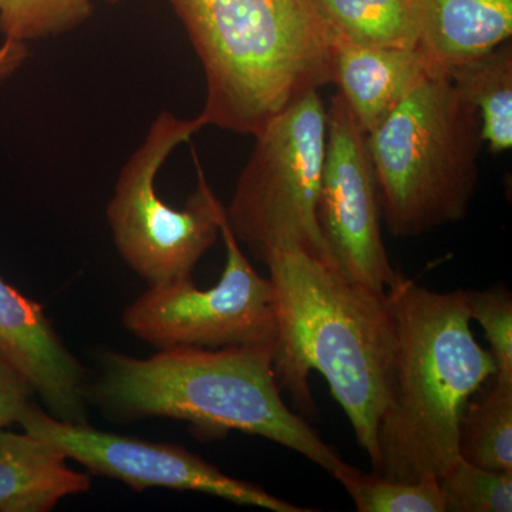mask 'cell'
I'll list each match as a JSON object with an SVG mask.
<instances>
[{
	"mask_svg": "<svg viewBox=\"0 0 512 512\" xmlns=\"http://www.w3.org/2000/svg\"><path fill=\"white\" fill-rule=\"evenodd\" d=\"M107 3H111V5H117V3L124 2V0H106Z\"/></svg>",
	"mask_w": 512,
	"mask_h": 512,
	"instance_id": "cell-24",
	"label": "cell"
},
{
	"mask_svg": "<svg viewBox=\"0 0 512 512\" xmlns=\"http://www.w3.org/2000/svg\"><path fill=\"white\" fill-rule=\"evenodd\" d=\"M29 57L28 45L18 40H3L0 45V87L22 69Z\"/></svg>",
	"mask_w": 512,
	"mask_h": 512,
	"instance_id": "cell-23",
	"label": "cell"
},
{
	"mask_svg": "<svg viewBox=\"0 0 512 512\" xmlns=\"http://www.w3.org/2000/svg\"><path fill=\"white\" fill-rule=\"evenodd\" d=\"M332 37L363 47L417 50L413 0H313Z\"/></svg>",
	"mask_w": 512,
	"mask_h": 512,
	"instance_id": "cell-16",
	"label": "cell"
},
{
	"mask_svg": "<svg viewBox=\"0 0 512 512\" xmlns=\"http://www.w3.org/2000/svg\"><path fill=\"white\" fill-rule=\"evenodd\" d=\"M386 298L396 349L373 471L440 478L460 458L461 417L495 376L493 356L474 338L467 291H433L400 275Z\"/></svg>",
	"mask_w": 512,
	"mask_h": 512,
	"instance_id": "cell-2",
	"label": "cell"
},
{
	"mask_svg": "<svg viewBox=\"0 0 512 512\" xmlns=\"http://www.w3.org/2000/svg\"><path fill=\"white\" fill-rule=\"evenodd\" d=\"M332 476L343 485L359 512H447L437 477L393 480L375 471L357 470L345 461Z\"/></svg>",
	"mask_w": 512,
	"mask_h": 512,
	"instance_id": "cell-18",
	"label": "cell"
},
{
	"mask_svg": "<svg viewBox=\"0 0 512 512\" xmlns=\"http://www.w3.org/2000/svg\"><path fill=\"white\" fill-rule=\"evenodd\" d=\"M380 215L367 134L338 93L328 109L318 207L320 231L336 271L353 284L386 295L402 274L394 271L384 248Z\"/></svg>",
	"mask_w": 512,
	"mask_h": 512,
	"instance_id": "cell-10",
	"label": "cell"
},
{
	"mask_svg": "<svg viewBox=\"0 0 512 512\" xmlns=\"http://www.w3.org/2000/svg\"><path fill=\"white\" fill-rule=\"evenodd\" d=\"M205 74L200 119L256 136L306 93L335 83L332 32L313 0H168Z\"/></svg>",
	"mask_w": 512,
	"mask_h": 512,
	"instance_id": "cell-4",
	"label": "cell"
},
{
	"mask_svg": "<svg viewBox=\"0 0 512 512\" xmlns=\"http://www.w3.org/2000/svg\"><path fill=\"white\" fill-rule=\"evenodd\" d=\"M274 348H167L148 357L107 353L89 402L116 420L187 421L198 436L241 431L296 451L332 474L343 463L282 399Z\"/></svg>",
	"mask_w": 512,
	"mask_h": 512,
	"instance_id": "cell-3",
	"label": "cell"
},
{
	"mask_svg": "<svg viewBox=\"0 0 512 512\" xmlns=\"http://www.w3.org/2000/svg\"><path fill=\"white\" fill-rule=\"evenodd\" d=\"M419 52L433 74L511 40L512 0H413Z\"/></svg>",
	"mask_w": 512,
	"mask_h": 512,
	"instance_id": "cell-13",
	"label": "cell"
},
{
	"mask_svg": "<svg viewBox=\"0 0 512 512\" xmlns=\"http://www.w3.org/2000/svg\"><path fill=\"white\" fill-rule=\"evenodd\" d=\"M458 448L474 466L512 473V380L495 377L485 399L467 404Z\"/></svg>",
	"mask_w": 512,
	"mask_h": 512,
	"instance_id": "cell-17",
	"label": "cell"
},
{
	"mask_svg": "<svg viewBox=\"0 0 512 512\" xmlns=\"http://www.w3.org/2000/svg\"><path fill=\"white\" fill-rule=\"evenodd\" d=\"M484 146L477 110L430 74L367 134L386 227L412 238L466 218Z\"/></svg>",
	"mask_w": 512,
	"mask_h": 512,
	"instance_id": "cell-5",
	"label": "cell"
},
{
	"mask_svg": "<svg viewBox=\"0 0 512 512\" xmlns=\"http://www.w3.org/2000/svg\"><path fill=\"white\" fill-rule=\"evenodd\" d=\"M470 318L484 330L497 379L512 380V298L504 286L467 291Z\"/></svg>",
	"mask_w": 512,
	"mask_h": 512,
	"instance_id": "cell-21",
	"label": "cell"
},
{
	"mask_svg": "<svg viewBox=\"0 0 512 512\" xmlns=\"http://www.w3.org/2000/svg\"><path fill=\"white\" fill-rule=\"evenodd\" d=\"M19 424L94 476L119 480L136 491L168 488L274 512L312 511L266 493L258 485L229 477L184 447L93 429L89 423H66L33 404Z\"/></svg>",
	"mask_w": 512,
	"mask_h": 512,
	"instance_id": "cell-9",
	"label": "cell"
},
{
	"mask_svg": "<svg viewBox=\"0 0 512 512\" xmlns=\"http://www.w3.org/2000/svg\"><path fill=\"white\" fill-rule=\"evenodd\" d=\"M262 261L269 269L278 318L272 363L279 389L312 413L308 377L311 370L319 372L373 466L396 349L386 295L353 284L293 245L269 249Z\"/></svg>",
	"mask_w": 512,
	"mask_h": 512,
	"instance_id": "cell-1",
	"label": "cell"
},
{
	"mask_svg": "<svg viewBox=\"0 0 512 512\" xmlns=\"http://www.w3.org/2000/svg\"><path fill=\"white\" fill-rule=\"evenodd\" d=\"M227 264L220 281L200 289L191 276L148 286L127 306L123 325L154 348L222 349L268 346L278 339L274 289L252 268L222 215Z\"/></svg>",
	"mask_w": 512,
	"mask_h": 512,
	"instance_id": "cell-8",
	"label": "cell"
},
{
	"mask_svg": "<svg viewBox=\"0 0 512 512\" xmlns=\"http://www.w3.org/2000/svg\"><path fill=\"white\" fill-rule=\"evenodd\" d=\"M439 483L447 512L512 511V473L477 467L460 457Z\"/></svg>",
	"mask_w": 512,
	"mask_h": 512,
	"instance_id": "cell-20",
	"label": "cell"
},
{
	"mask_svg": "<svg viewBox=\"0 0 512 512\" xmlns=\"http://www.w3.org/2000/svg\"><path fill=\"white\" fill-rule=\"evenodd\" d=\"M446 76L457 93L477 110L481 137L491 154L512 148V43L457 63Z\"/></svg>",
	"mask_w": 512,
	"mask_h": 512,
	"instance_id": "cell-15",
	"label": "cell"
},
{
	"mask_svg": "<svg viewBox=\"0 0 512 512\" xmlns=\"http://www.w3.org/2000/svg\"><path fill=\"white\" fill-rule=\"evenodd\" d=\"M0 356L28 380L50 416L89 423V380L40 303L0 276Z\"/></svg>",
	"mask_w": 512,
	"mask_h": 512,
	"instance_id": "cell-11",
	"label": "cell"
},
{
	"mask_svg": "<svg viewBox=\"0 0 512 512\" xmlns=\"http://www.w3.org/2000/svg\"><path fill=\"white\" fill-rule=\"evenodd\" d=\"M254 137L225 208L229 228L261 261L269 249L293 245L335 268L318 218L328 141L319 90L293 101Z\"/></svg>",
	"mask_w": 512,
	"mask_h": 512,
	"instance_id": "cell-6",
	"label": "cell"
},
{
	"mask_svg": "<svg viewBox=\"0 0 512 512\" xmlns=\"http://www.w3.org/2000/svg\"><path fill=\"white\" fill-rule=\"evenodd\" d=\"M205 128L200 116L181 119L163 111L143 144L121 168L107 205V221L123 261L148 286L191 276L220 235L225 207L214 194L197 154V190L184 208L171 207L157 192V177L171 153Z\"/></svg>",
	"mask_w": 512,
	"mask_h": 512,
	"instance_id": "cell-7",
	"label": "cell"
},
{
	"mask_svg": "<svg viewBox=\"0 0 512 512\" xmlns=\"http://www.w3.org/2000/svg\"><path fill=\"white\" fill-rule=\"evenodd\" d=\"M332 64L333 84L366 134L433 74L419 50L355 46L335 37Z\"/></svg>",
	"mask_w": 512,
	"mask_h": 512,
	"instance_id": "cell-12",
	"label": "cell"
},
{
	"mask_svg": "<svg viewBox=\"0 0 512 512\" xmlns=\"http://www.w3.org/2000/svg\"><path fill=\"white\" fill-rule=\"evenodd\" d=\"M33 394L28 380L0 356V429L19 424L32 406Z\"/></svg>",
	"mask_w": 512,
	"mask_h": 512,
	"instance_id": "cell-22",
	"label": "cell"
},
{
	"mask_svg": "<svg viewBox=\"0 0 512 512\" xmlns=\"http://www.w3.org/2000/svg\"><path fill=\"white\" fill-rule=\"evenodd\" d=\"M93 13V0H0V33L28 43L56 37L82 25Z\"/></svg>",
	"mask_w": 512,
	"mask_h": 512,
	"instance_id": "cell-19",
	"label": "cell"
},
{
	"mask_svg": "<svg viewBox=\"0 0 512 512\" xmlns=\"http://www.w3.org/2000/svg\"><path fill=\"white\" fill-rule=\"evenodd\" d=\"M32 434L0 429V512H47L92 487L89 474Z\"/></svg>",
	"mask_w": 512,
	"mask_h": 512,
	"instance_id": "cell-14",
	"label": "cell"
}]
</instances>
